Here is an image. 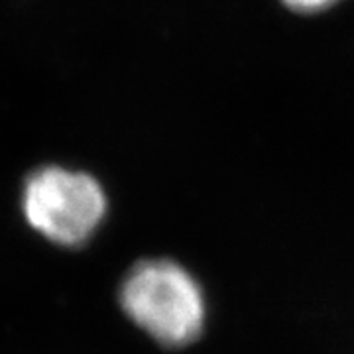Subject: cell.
Instances as JSON below:
<instances>
[{"mask_svg":"<svg viewBox=\"0 0 354 354\" xmlns=\"http://www.w3.org/2000/svg\"><path fill=\"white\" fill-rule=\"evenodd\" d=\"M120 304L140 329L165 346H185L201 335V290L181 266L169 260L134 266L122 283Z\"/></svg>","mask_w":354,"mask_h":354,"instance_id":"obj_1","label":"cell"},{"mask_svg":"<svg viewBox=\"0 0 354 354\" xmlns=\"http://www.w3.org/2000/svg\"><path fill=\"white\" fill-rule=\"evenodd\" d=\"M22 209L26 221L46 239L77 246L101 225L106 197L95 177L50 165L28 177Z\"/></svg>","mask_w":354,"mask_h":354,"instance_id":"obj_2","label":"cell"},{"mask_svg":"<svg viewBox=\"0 0 354 354\" xmlns=\"http://www.w3.org/2000/svg\"><path fill=\"white\" fill-rule=\"evenodd\" d=\"M290 10L299 14H317L335 6L341 0H281Z\"/></svg>","mask_w":354,"mask_h":354,"instance_id":"obj_3","label":"cell"}]
</instances>
